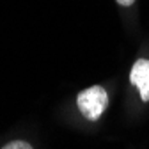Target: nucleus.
Wrapping results in <instances>:
<instances>
[{
  "label": "nucleus",
  "mask_w": 149,
  "mask_h": 149,
  "mask_svg": "<svg viewBox=\"0 0 149 149\" xmlns=\"http://www.w3.org/2000/svg\"><path fill=\"white\" fill-rule=\"evenodd\" d=\"M130 82H132L139 91L142 101H149V61L139 59L130 73Z\"/></svg>",
  "instance_id": "nucleus-2"
},
{
  "label": "nucleus",
  "mask_w": 149,
  "mask_h": 149,
  "mask_svg": "<svg viewBox=\"0 0 149 149\" xmlns=\"http://www.w3.org/2000/svg\"><path fill=\"white\" fill-rule=\"evenodd\" d=\"M77 105L85 119L98 121L108 105V94L101 85H92L78 94Z\"/></svg>",
  "instance_id": "nucleus-1"
},
{
  "label": "nucleus",
  "mask_w": 149,
  "mask_h": 149,
  "mask_svg": "<svg viewBox=\"0 0 149 149\" xmlns=\"http://www.w3.org/2000/svg\"><path fill=\"white\" fill-rule=\"evenodd\" d=\"M117 4L123 7H130L132 4H135V0H117Z\"/></svg>",
  "instance_id": "nucleus-4"
},
{
  "label": "nucleus",
  "mask_w": 149,
  "mask_h": 149,
  "mask_svg": "<svg viewBox=\"0 0 149 149\" xmlns=\"http://www.w3.org/2000/svg\"><path fill=\"white\" fill-rule=\"evenodd\" d=\"M4 149H32V146L25 140H13L7 146H4Z\"/></svg>",
  "instance_id": "nucleus-3"
}]
</instances>
